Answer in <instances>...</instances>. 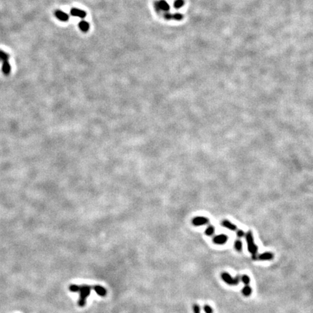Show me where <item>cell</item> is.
<instances>
[{
	"label": "cell",
	"instance_id": "obj_1",
	"mask_svg": "<svg viewBox=\"0 0 313 313\" xmlns=\"http://www.w3.org/2000/svg\"><path fill=\"white\" fill-rule=\"evenodd\" d=\"M92 286H89L86 284H83L80 286V291H79V299H78V304L79 307H84L86 304V300L89 297L92 291Z\"/></svg>",
	"mask_w": 313,
	"mask_h": 313
},
{
	"label": "cell",
	"instance_id": "obj_2",
	"mask_svg": "<svg viewBox=\"0 0 313 313\" xmlns=\"http://www.w3.org/2000/svg\"><path fill=\"white\" fill-rule=\"evenodd\" d=\"M245 237H246V243H247L248 251H249L252 255L257 254V251H258V247H257V246L256 245V243H254V236H253L252 231H247L246 234H245Z\"/></svg>",
	"mask_w": 313,
	"mask_h": 313
},
{
	"label": "cell",
	"instance_id": "obj_3",
	"mask_svg": "<svg viewBox=\"0 0 313 313\" xmlns=\"http://www.w3.org/2000/svg\"><path fill=\"white\" fill-rule=\"evenodd\" d=\"M220 276H221L222 280L229 286H237L241 281V276L237 275L235 278H233L229 273L226 272L222 273Z\"/></svg>",
	"mask_w": 313,
	"mask_h": 313
},
{
	"label": "cell",
	"instance_id": "obj_4",
	"mask_svg": "<svg viewBox=\"0 0 313 313\" xmlns=\"http://www.w3.org/2000/svg\"><path fill=\"white\" fill-rule=\"evenodd\" d=\"M155 7L157 12L163 11L168 12L170 10V5L165 0H160L155 3Z\"/></svg>",
	"mask_w": 313,
	"mask_h": 313
},
{
	"label": "cell",
	"instance_id": "obj_5",
	"mask_svg": "<svg viewBox=\"0 0 313 313\" xmlns=\"http://www.w3.org/2000/svg\"><path fill=\"white\" fill-rule=\"evenodd\" d=\"M209 219L207 218L206 217H202V216L195 217L194 218H193V220H192L193 225L195 226H204V225H207V223H209Z\"/></svg>",
	"mask_w": 313,
	"mask_h": 313
},
{
	"label": "cell",
	"instance_id": "obj_6",
	"mask_svg": "<svg viewBox=\"0 0 313 313\" xmlns=\"http://www.w3.org/2000/svg\"><path fill=\"white\" fill-rule=\"evenodd\" d=\"M229 240V237L228 236L225 235V234H220V235H217L213 237L212 238V241L215 244L217 245H223L226 243Z\"/></svg>",
	"mask_w": 313,
	"mask_h": 313
},
{
	"label": "cell",
	"instance_id": "obj_7",
	"mask_svg": "<svg viewBox=\"0 0 313 313\" xmlns=\"http://www.w3.org/2000/svg\"><path fill=\"white\" fill-rule=\"evenodd\" d=\"M274 258V254L270 252H263L262 254H259L257 257V260H260V261H268L271 260Z\"/></svg>",
	"mask_w": 313,
	"mask_h": 313
},
{
	"label": "cell",
	"instance_id": "obj_8",
	"mask_svg": "<svg viewBox=\"0 0 313 313\" xmlns=\"http://www.w3.org/2000/svg\"><path fill=\"white\" fill-rule=\"evenodd\" d=\"M92 288L93 289L94 291L96 292V294H97V295H99V297H104L107 295V289H106L104 287H103V286H100V285H94V286H92Z\"/></svg>",
	"mask_w": 313,
	"mask_h": 313
},
{
	"label": "cell",
	"instance_id": "obj_9",
	"mask_svg": "<svg viewBox=\"0 0 313 313\" xmlns=\"http://www.w3.org/2000/svg\"><path fill=\"white\" fill-rule=\"evenodd\" d=\"M165 18L168 20H175V21H180V20L183 19V15H181V13H175V14H170L168 12H166L165 13Z\"/></svg>",
	"mask_w": 313,
	"mask_h": 313
},
{
	"label": "cell",
	"instance_id": "obj_10",
	"mask_svg": "<svg viewBox=\"0 0 313 313\" xmlns=\"http://www.w3.org/2000/svg\"><path fill=\"white\" fill-rule=\"evenodd\" d=\"M70 14L74 17H78L80 18H84L86 16V13L84 10H81L78 8H72Z\"/></svg>",
	"mask_w": 313,
	"mask_h": 313
},
{
	"label": "cell",
	"instance_id": "obj_11",
	"mask_svg": "<svg viewBox=\"0 0 313 313\" xmlns=\"http://www.w3.org/2000/svg\"><path fill=\"white\" fill-rule=\"evenodd\" d=\"M55 16H56V18H57V19H59L60 21H64V22L67 21L69 19L68 15H67V13H65V12L62 11V10H56V12H55Z\"/></svg>",
	"mask_w": 313,
	"mask_h": 313
},
{
	"label": "cell",
	"instance_id": "obj_12",
	"mask_svg": "<svg viewBox=\"0 0 313 313\" xmlns=\"http://www.w3.org/2000/svg\"><path fill=\"white\" fill-rule=\"evenodd\" d=\"M221 224L223 227L226 228V229H228L229 230H231V231H236V230L237 229L236 226L228 220H223V221L221 222Z\"/></svg>",
	"mask_w": 313,
	"mask_h": 313
},
{
	"label": "cell",
	"instance_id": "obj_13",
	"mask_svg": "<svg viewBox=\"0 0 313 313\" xmlns=\"http://www.w3.org/2000/svg\"><path fill=\"white\" fill-rule=\"evenodd\" d=\"M241 293H242V294L244 296V297H250L251 294H252V288H251L249 285H246V286H243V289H242L241 290Z\"/></svg>",
	"mask_w": 313,
	"mask_h": 313
},
{
	"label": "cell",
	"instance_id": "obj_14",
	"mask_svg": "<svg viewBox=\"0 0 313 313\" xmlns=\"http://www.w3.org/2000/svg\"><path fill=\"white\" fill-rule=\"evenodd\" d=\"M78 26H79L80 29H81L82 31L84 32H87L88 31H89V23L87 22V21H81V22L79 23V24H78Z\"/></svg>",
	"mask_w": 313,
	"mask_h": 313
},
{
	"label": "cell",
	"instance_id": "obj_15",
	"mask_svg": "<svg viewBox=\"0 0 313 313\" xmlns=\"http://www.w3.org/2000/svg\"><path fill=\"white\" fill-rule=\"evenodd\" d=\"M10 70H11V67H10V65L8 61H4L3 62L2 65V71L4 74H9L10 72Z\"/></svg>",
	"mask_w": 313,
	"mask_h": 313
},
{
	"label": "cell",
	"instance_id": "obj_16",
	"mask_svg": "<svg viewBox=\"0 0 313 313\" xmlns=\"http://www.w3.org/2000/svg\"><path fill=\"white\" fill-rule=\"evenodd\" d=\"M215 227H214L213 226H212V225H210V226H207V228L206 230H205L204 233H205V234H206L207 236H210L213 235L214 233H215Z\"/></svg>",
	"mask_w": 313,
	"mask_h": 313
},
{
	"label": "cell",
	"instance_id": "obj_17",
	"mask_svg": "<svg viewBox=\"0 0 313 313\" xmlns=\"http://www.w3.org/2000/svg\"><path fill=\"white\" fill-rule=\"evenodd\" d=\"M234 248L237 252H241L242 248H243V243L241 240H236L234 243Z\"/></svg>",
	"mask_w": 313,
	"mask_h": 313
},
{
	"label": "cell",
	"instance_id": "obj_18",
	"mask_svg": "<svg viewBox=\"0 0 313 313\" xmlns=\"http://www.w3.org/2000/svg\"><path fill=\"white\" fill-rule=\"evenodd\" d=\"M241 280L242 281V283L245 285V286H246V285H249V283H250V281H251V279L247 275H243L241 276Z\"/></svg>",
	"mask_w": 313,
	"mask_h": 313
},
{
	"label": "cell",
	"instance_id": "obj_19",
	"mask_svg": "<svg viewBox=\"0 0 313 313\" xmlns=\"http://www.w3.org/2000/svg\"><path fill=\"white\" fill-rule=\"evenodd\" d=\"M69 290H70V291H71V292H73V293L79 292L80 286H78V285H76V284H71V285H70V286H69Z\"/></svg>",
	"mask_w": 313,
	"mask_h": 313
},
{
	"label": "cell",
	"instance_id": "obj_20",
	"mask_svg": "<svg viewBox=\"0 0 313 313\" xmlns=\"http://www.w3.org/2000/svg\"><path fill=\"white\" fill-rule=\"evenodd\" d=\"M184 4V1L183 0H175L173 3V6L175 8L179 9L181 8Z\"/></svg>",
	"mask_w": 313,
	"mask_h": 313
},
{
	"label": "cell",
	"instance_id": "obj_21",
	"mask_svg": "<svg viewBox=\"0 0 313 313\" xmlns=\"http://www.w3.org/2000/svg\"><path fill=\"white\" fill-rule=\"evenodd\" d=\"M8 58L9 55L6 52H3V51H0V60H2L3 62L8 61Z\"/></svg>",
	"mask_w": 313,
	"mask_h": 313
},
{
	"label": "cell",
	"instance_id": "obj_22",
	"mask_svg": "<svg viewBox=\"0 0 313 313\" xmlns=\"http://www.w3.org/2000/svg\"><path fill=\"white\" fill-rule=\"evenodd\" d=\"M203 309H204L205 313H213V309H212V308L209 305L205 304L204 307H203Z\"/></svg>",
	"mask_w": 313,
	"mask_h": 313
},
{
	"label": "cell",
	"instance_id": "obj_23",
	"mask_svg": "<svg viewBox=\"0 0 313 313\" xmlns=\"http://www.w3.org/2000/svg\"><path fill=\"white\" fill-rule=\"evenodd\" d=\"M193 311L194 313H200L201 312V309H200L199 305L197 304H194L193 305Z\"/></svg>",
	"mask_w": 313,
	"mask_h": 313
},
{
	"label": "cell",
	"instance_id": "obj_24",
	"mask_svg": "<svg viewBox=\"0 0 313 313\" xmlns=\"http://www.w3.org/2000/svg\"><path fill=\"white\" fill-rule=\"evenodd\" d=\"M245 234H246L244 233V231H242V230H238L236 231V236L238 238H242V237L245 236Z\"/></svg>",
	"mask_w": 313,
	"mask_h": 313
}]
</instances>
